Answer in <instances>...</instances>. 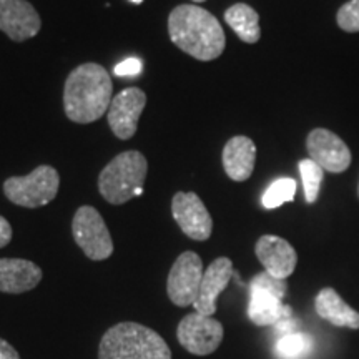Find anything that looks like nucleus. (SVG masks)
Listing matches in <instances>:
<instances>
[{"instance_id": "nucleus-1", "label": "nucleus", "mask_w": 359, "mask_h": 359, "mask_svg": "<svg viewBox=\"0 0 359 359\" xmlns=\"http://www.w3.org/2000/svg\"><path fill=\"white\" fill-rule=\"evenodd\" d=\"M168 34L180 50L200 62L218 58L226 45L217 17L195 4H182L170 12Z\"/></svg>"}, {"instance_id": "nucleus-2", "label": "nucleus", "mask_w": 359, "mask_h": 359, "mask_svg": "<svg viewBox=\"0 0 359 359\" xmlns=\"http://www.w3.org/2000/svg\"><path fill=\"white\" fill-rule=\"evenodd\" d=\"M111 100V77L102 65L87 62L75 67L65 80L64 110L72 122H97L109 111Z\"/></svg>"}, {"instance_id": "nucleus-3", "label": "nucleus", "mask_w": 359, "mask_h": 359, "mask_svg": "<svg viewBox=\"0 0 359 359\" xmlns=\"http://www.w3.org/2000/svg\"><path fill=\"white\" fill-rule=\"evenodd\" d=\"M98 359H172V351L156 331L128 321L103 334Z\"/></svg>"}, {"instance_id": "nucleus-4", "label": "nucleus", "mask_w": 359, "mask_h": 359, "mask_svg": "<svg viewBox=\"0 0 359 359\" xmlns=\"http://www.w3.org/2000/svg\"><path fill=\"white\" fill-rule=\"evenodd\" d=\"M148 163L145 155L137 150H128L116 155L102 170L98 177V191L110 205H123L135 198V191L143 188Z\"/></svg>"}, {"instance_id": "nucleus-5", "label": "nucleus", "mask_w": 359, "mask_h": 359, "mask_svg": "<svg viewBox=\"0 0 359 359\" xmlns=\"http://www.w3.org/2000/svg\"><path fill=\"white\" fill-rule=\"evenodd\" d=\"M60 177L50 165H40L25 177H11L4 182L7 200L22 208H40L55 200Z\"/></svg>"}, {"instance_id": "nucleus-6", "label": "nucleus", "mask_w": 359, "mask_h": 359, "mask_svg": "<svg viewBox=\"0 0 359 359\" xmlns=\"http://www.w3.org/2000/svg\"><path fill=\"white\" fill-rule=\"evenodd\" d=\"M72 233L85 257L93 262H102L114 253V241L109 228L93 206H80L72 222Z\"/></svg>"}, {"instance_id": "nucleus-7", "label": "nucleus", "mask_w": 359, "mask_h": 359, "mask_svg": "<svg viewBox=\"0 0 359 359\" xmlns=\"http://www.w3.org/2000/svg\"><path fill=\"white\" fill-rule=\"evenodd\" d=\"M203 262L195 251H185L173 263L167 280V293L175 306H193L203 280Z\"/></svg>"}, {"instance_id": "nucleus-8", "label": "nucleus", "mask_w": 359, "mask_h": 359, "mask_svg": "<svg viewBox=\"0 0 359 359\" xmlns=\"http://www.w3.org/2000/svg\"><path fill=\"white\" fill-rule=\"evenodd\" d=\"M223 325L212 316L190 313L180 321L177 330L178 343L188 353L196 356H208L215 353L223 341Z\"/></svg>"}, {"instance_id": "nucleus-9", "label": "nucleus", "mask_w": 359, "mask_h": 359, "mask_svg": "<svg viewBox=\"0 0 359 359\" xmlns=\"http://www.w3.org/2000/svg\"><path fill=\"white\" fill-rule=\"evenodd\" d=\"M172 215L180 230L191 240L205 241L212 236V215L196 193L178 191L172 200Z\"/></svg>"}, {"instance_id": "nucleus-10", "label": "nucleus", "mask_w": 359, "mask_h": 359, "mask_svg": "<svg viewBox=\"0 0 359 359\" xmlns=\"http://www.w3.org/2000/svg\"><path fill=\"white\" fill-rule=\"evenodd\" d=\"M147 105V95L142 88L128 87L116 93L107 111L111 132L120 140H130L138 128L142 111Z\"/></svg>"}, {"instance_id": "nucleus-11", "label": "nucleus", "mask_w": 359, "mask_h": 359, "mask_svg": "<svg viewBox=\"0 0 359 359\" xmlns=\"http://www.w3.org/2000/svg\"><path fill=\"white\" fill-rule=\"evenodd\" d=\"M308 155L325 172L343 173L351 165V151L338 135L327 128H314L306 138Z\"/></svg>"}, {"instance_id": "nucleus-12", "label": "nucleus", "mask_w": 359, "mask_h": 359, "mask_svg": "<svg viewBox=\"0 0 359 359\" xmlns=\"http://www.w3.org/2000/svg\"><path fill=\"white\" fill-rule=\"evenodd\" d=\"M42 29L39 12L27 0H0V30L13 42L34 39Z\"/></svg>"}, {"instance_id": "nucleus-13", "label": "nucleus", "mask_w": 359, "mask_h": 359, "mask_svg": "<svg viewBox=\"0 0 359 359\" xmlns=\"http://www.w3.org/2000/svg\"><path fill=\"white\" fill-rule=\"evenodd\" d=\"M255 253L259 263L264 266V271L271 276L286 280L293 275L296 263H298V255L293 246H291L285 238L275 235H264L257 241Z\"/></svg>"}, {"instance_id": "nucleus-14", "label": "nucleus", "mask_w": 359, "mask_h": 359, "mask_svg": "<svg viewBox=\"0 0 359 359\" xmlns=\"http://www.w3.org/2000/svg\"><path fill=\"white\" fill-rule=\"evenodd\" d=\"M233 275H235V271H233V263L230 258L222 257L215 259L203 273L198 298L193 303L195 311L205 314V316H213L217 313L218 296L226 288Z\"/></svg>"}, {"instance_id": "nucleus-15", "label": "nucleus", "mask_w": 359, "mask_h": 359, "mask_svg": "<svg viewBox=\"0 0 359 359\" xmlns=\"http://www.w3.org/2000/svg\"><path fill=\"white\" fill-rule=\"evenodd\" d=\"M42 269L22 258H0V293L20 294L42 281Z\"/></svg>"}, {"instance_id": "nucleus-16", "label": "nucleus", "mask_w": 359, "mask_h": 359, "mask_svg": "<svg viewBox=\"0 0 359 359\" xmlns=\"http://www.w3.org/2000/svg\"><path fill=\"white\" fill-rule=\"evenodd\" d=\"M223 168L233 182H246L255 170L257 147L255 142L243 135H238L226 142L222 154Z\"/></svg>"}, {"instance_id": "nucleus-17", "label": "nucleus", "mask_w": 359, "mask_h": 359, "mask_svg": "<svg viewBox=\"0 0 359 359\" xmlns=\"http://www.w3.org/2000/svg\"><path fill=\"white\" fill-rule=\"evenodd\" d=\"M318 316L338 327L359 330V313L344 302L333 288H323L314 299Z\"/></svg>"}, {"instance_id": "nucleus-18", "label": "nucleus", "mask_w": 359, "mask_h": 359, "mask_svg": "<svg viewBox=\"0 0 359 359\" xmlns=\"http://www.w3.org/2000/svg\"><path fill=\"white\" fill-rule=\"evenodd\" d=\"M293 311L283 303L280 296L263 290H250L248 318L257 326H275L283 318H290Z\"/></svg>"}, {"instance_id": "nucleus-19", "label": "nucleus", "mask_w": 359, "mask_h": 359, "mask_svg": "<svg viewBox=\"0 0 359 359\" xmlns=\"http://www.w3.org/2000/svg\"><path fill=\"white\" fill-rule=\"evenodd\" d=\"M224 22L246 43H257L262 37L259 15L248 4H235L224 12Z\"/></svg>"}, {"instance_id": "nucleus-20", "label": "nucleus", "mask_w": 359, "mask_h": 359, "mask_svg": "<svg viewBox=\"0 0 359 359\" xmlns=\"http://www.w3.org/2000/svg\"><path fill=\"white\" fill-rule=\"evenodd\" d=\"M313 339L304 333L285 334L278 339L275 351L280 359H304L311 353Z\"/></svg>"}, {"instance_id": "nucleus-21", "label": "nucleus", "mask_w": 359, "mask_h": 359, "mask_svg": "<svg viewBox=\"0 0 359 359\" xmlns=\"http://www.w3.org/2000/svg\"><path fill=\"white\" fill-rule=\"evenodd\" d=\"M299 173H302L304 200L306 203L313 205L318 200L321 190V183L325 180V170L311 158H304L299 161Z\"/></svg>"}, {"instance_id": "nucleus-22", "label": "nucleus", "mask_w": 359, "mask_h": 359, "mask_svg": "<svg viewBox=\"0 0 359 359\" xmlns=\"http://www.w3.org/2000/svg\"><path fill=\"white\" fill-rule=\"evenodd\" d=\"M296 195V182L293 178H278L263 193L262 203L266 210L280 208L281 205L293 201Z\"/></svg>"}, {"instance_id": "nucleus-23", "label": "nucleus", "mask_w": 359, "mask_h": 359, "mask_svg": "<svg viewBox=\"0 0 359 359\" xmlns=\"http://www.w3.org/2000/svg\"><path fill=\"white\" fill-rule=\"evenodd\" d=\"M250 290L268 291V293L280 296L283 299L286 296V291H288V285H286V280H280V278H275L269 275V273L263 271L258 273V275L251 280Z\"/></svg>"}, {"instance_id": "nucleus-24", "label": "nucleus", "mask_w": 359, "mask_h": 359, "mask_svg": "<svg viewBox=\"0 0 359 359\" xmlns=\"http://www.w3.org/2000/svg\"><path fill=\"white\" fill-rule=\"evenodd\" d=\"M341 30L348 34L359 32V0H349L338 11L336 15Z\"/></svg>"}, {"instance_id": "nucleus-25", "label": "nucleus", "mask_w": 359, "mask_h": 359, "mask_svg": "<svg viewBox=\"0 0 359 359\" xmlns=\"http://www.w3.org/2000/svg\"><path fill=\"white\" fill-rule=\"evenodd\" d=\"M143 70V64L140 58H127V60L120 62L118 65L114 67V74L116 77H137Z\"/></svg>"}, {"instance_id": "nucleus-26", "label": "nucleus", "mask_w": 359, "mask_h": 359, "mask_svg": "<svg viewBox=\"0 0 359 359\" xmlns=\"http://www.w3.org/2000/svg\"><path fill=\"white\" fill-rule=\"evenodd\" d=\"M11 241H12V226L11 223L0 215V248H6Z\"/></svg>"}, {"instance_id": "nucleus-27", "label": "nucleus", "mask_w": 359, "mask_h": 359, "mask_svg": "<svg viewBox=\"0 0 359 359\" xmlns=\"http://www.w3.org/2000/svg\"><path fill=\"white\" fill-rule=\"evenodd\" d=\"M275 327H276L278 333H281L283 336L296 333V321L291 316L290 318H283L281 321L276 323Z\"/></svg>"}, {"instance_id": "nucleus-28", "label": "nucleus", "mask_w": 359, "mask_h": 359, "mask_svg": "<svg viewBox=\"0 0 359 359\" xmlns=\"http://www.w3.org/2000/svg\"><path fill=\"white\" fill-rule=\"evenodd\" d=\"M0 359H22V358L12 344H8L6 339L0 338Z\"/></svg>"}, {"instance_id": "nucleus-29", "label": "nucleus", "mask_w": 359, "mask_h": 359, "mask_svg": "<svg viewBox=\"0 0 359 359\" xmlns=\"http://www.w3.org/2000/svg\"><path fill=\"white\" fill-rule=\"evenodd\" d=\"M130 2H133V4H142L143 0H130Z\"/></svg>"}, {"instance_id": "nucleus-30", "label": "nucleus", "mask_w": 359, "mask_h": 359, "mask_svg": "<svg viewBox=\"0 0 359 359\" xmlns=\"http://www.w3.org/2000/svg\"><path fill=\"white\" fill-rule=\"evenodd\" d=\"M195 4H201V2H206V0H193Z\"/></svg>"}, {"instance_id": "nucleus-31", "label": "nucleus", "mask_w": 359, "mask_h": 359, "mask_svg": "<svg viewBox=\"0 0 359 359\" xmlns=\"http://www.w3.org/2000/svg\"><path fill=\"white\" fill-rule=\"evenodd\" d=\"M358 195H359V185H358Z\"/></svg>"}]
</instances>
